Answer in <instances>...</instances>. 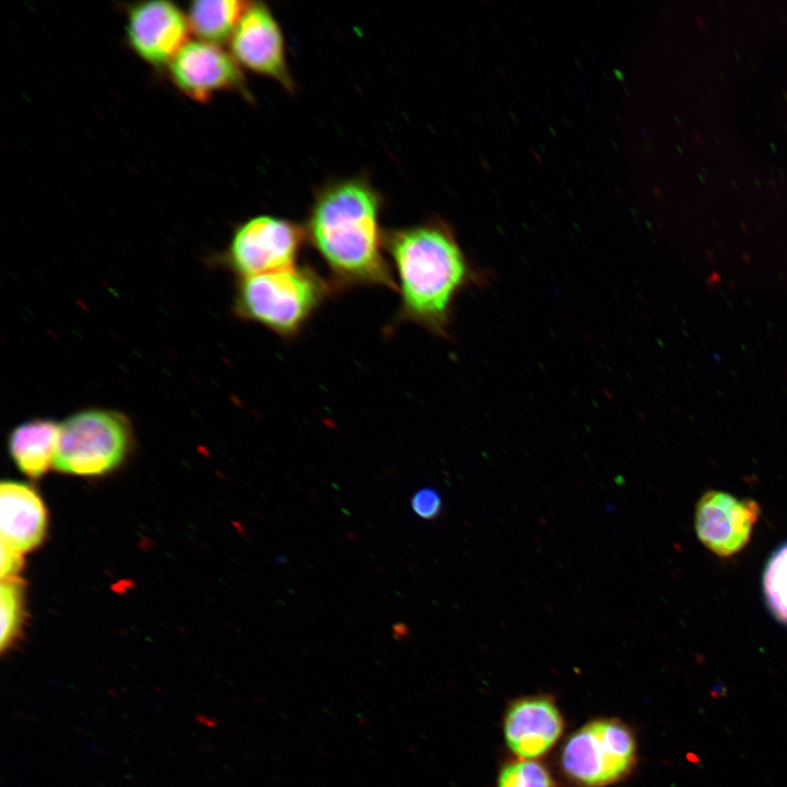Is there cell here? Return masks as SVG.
Wrapping results in <instances>:
<instances>
[{"instance_id":"6da1fadb","label":"cell","mask_w":787,"mask_h":787,"mask_svg":"<svg viewBox=\"0 0 787 787\" xmlns=\"http://www.w3.org/2000/svg\"><path fill=\"white\" fill-rule=\"evenodd\" d=\"M383 197L366 176L331 180L315 193L304 231L336 289L380 286L397 291L380 227Z\"/></svg>"},{"instance_id":"7a4b0ae2","label":"cell","mask_w":787,"mask_h":787,"mask_svg":"<svg viewBox=\"0 0 787 787\" xmlns=\"http://www.w3.org/2000/svg\"><path fill=\"white\" fill-rule=\"evenodd\" d=\"M385 249L399 284L396 320L437 337H448L457 297L489 281V272L471 263L453 230L439 220L387 231Z\"/></svg>"},{"instance_id":"3957f363","label":"cell","mask_w":787,"mask_h":787,"mask_svg":"<svg viewBox=\"0 0 787 787\" xmlns=\"http://www.w3.org/2000/svg\"><path fill=\"white\" fill-rule=\"evenodd\" d=\"M336 290L308 266L242 278L235 295L236 314L290 339L302 331Z\"/></svg>"},{"instance_id":"277c9868","label":"cell","mask_w":787,"mask_h":787,"mask_svg":"<svg viewBox=\"0 0 787 787\" xmlns=\"http://www.w3.org/2000/svg\"><path fill=\"white\" fill-rule=\"evenodd\" d=\"M130 443V426L121 414L81 411L60 424L55 467L68 474L102 475L125 460Z\"/></svg>"},{"instance_id":"5b68a950","label":"cell","mask_w":787,"mask_h":787,"mask_svg":"<svg viewBox=\"0 0 787 787\" xmlns=\"http://www.w3.org/2000/svg\"><path fill=\"white\" fill-rule=\"evenodd\" d=\"M636 761V741L616 719H596L573 732L561 752L565 775L582 787H604L625 777Z\"/></svg>"},{"instance_id":"8992f818","label":"cell","mask_w":787,"mask_h":787,"mask_svg":"<svg viewBox=\"0 0 787 787\" xmlns=\"http://www.w3.org/2000/svg\"><path fill=\"white\" fill-rule=\"evenodd\" d=\"M305 242L303 226L289 219L260 214L235 228L224 261L242 278L278 271L296 265Z\"/></svg>"},{"instance_id":"52a82bcc","label":"cell","mask_w":787,"mask_h":787,"mask_svg":"<svg viewBox=\"0 0 787 787\" xmlns=\"http://www.w3.org/2000/svg\"><path fill=\"white\" fill-rule=\"evenodd\" d=\"M228 46L242 69L271 79L287 92L295 90L281 26L263 2H249Z\"/></svg>"},{"instance_id":"ba28073f","label":"cell","mask_w":787,"mask_h":787,"mask_svg":"<svg viewBox=\"0 0 787 787\" xmlns=\"http://www.w3.org/2000/svg\"><path fill=\"white\" fill-rule=\"evenodd\" d=\"M242 70L230 50L198 39L189 40L167 66L173 84L198 103H207L220 92L251 98Z\"/></svg>"},{"instance_id":"9c48e42d","label":"cell","mask_w":787,"mask_h":787,"mask_svg":"<svg viewBox=\"0 0 787 787\" xmlns=\"http://www.w3.org/2000/svg\"><path fill=\"white\" fill-rule=\"evenodd\" d=\"M187 14L174 2H138L127 10L126 36L132 51L148 64L167 67L189 42Z\"/></svg>"},{"instance_id":"30bf717a","label":"cell","mask_w":787,"mask_h":787,"mask_svg":"<svg viewBox=\"0 0 787 787\" xmlns=\"http://www.w3.org/2000/svg\"><path fill=\"white\" fill-rule=\"evenodd\" d=\"M760 507L749 498L723 491H707L695 508V531L700 541L719 556H730L749 542Z\"/></svg>"},{"instance_id":"8fae6325","label":"cell","mask_w":787,"mask_h":787,"mask_svg":"<svg viewBox=\"0 0 787 787\" xmlns=\"http://www.w3.org/2000/svg\"><path fill=\"white\" fill-rule=\"evenodd\" d=\"M563 727L562 715L553 701L544 696H527L510 704L503 732L514 754L535 760L557 742Z\"/></svg>"},{"instance_id":"7c38bea8","label":"cell","mask_w":787,"mask_h":787,"mask_svg":"<svg viewBox=\"0 0 787 787\" xmlns=\"http://www.w3.org/2000/svg\"><path fill=\"white\" fill-rule=\"evenodd\" d=\"M0 506L1 542L21 553L42 543L47 528V513L32 486L16 481H2Z\"/></svg>"},{"instance_id":"4fadbf2b","label":"cell","mask_w":787,"mask_h":787,"mask_svg":"<svg viewBox=\"0 0 787 787\" xmlns=\"http://www.w3.org/2000/svg\"><path fill=\"white\" fill-rule=\"evenodd\" d=\"M60 425L51 420H32L15 427L9 437L10 455L21 472L39 478L55 463Z\"/></svg>"},{"instance_id":"5bb4252c","label":"cell","mask_w":787,"mask_h":787,"mask_svg":"<svg viewBox=\"0 0 787 787\" xmlns=\"http://www.w3.org/2000/svg\"><path fill=\"white\" fill-rule=\"evenodd\" d=\"M250 1L198 0L189 4L187 19L198 40L221 45L228 42Z\"/></svg>"},{"instance_id":"9a60e30c","label":"cell","mask_w":787,"mask_h":787,"mask_svg":"<svg viewBox=\"0 0 787 787\" xmlns=\"http://www.w3.org/2000/svg\"><path fill=\"white\" fill-rule=\"evenodd\" d=\"M762 588L771 613L787 625V542L780 544L767 560Z\"/></svg>"},{"instance_id":"2e32d148","label":"cell","mask_w":787,"mask_h":787,"mask_svg":"<svg viewBox=\"0 0 787 787\" xmlns=\"http://www.w3.org/2000/svg\"><path fill=\"white\" fill-rule=\"evenodd\" d=\"M1 651L9 649L16 638L23 614V586L16 577L2 579L0 587Z\"/></svg>"},{"instance_id":"e0dca14e","label":"cell","mask_w":787,"mask_h":787,"mask_svg":"<svg viewBox=\"0 0 787 787\" xmlns=\"http://www.w3.org/2000/svg\"><path fill=\"white\" fill-rule=\"evenodd\" d=\"M497 787H555V785L544 765L536 760L520 759L501 768Z\"/></svg>"},{"instance_id":"ac0fdd59","label":"cell","mask_w":787,"mask_h":787,"mask_svg":"<svg viewBox=\"0 0 787 787\" xmlns=\"http://www.w3.org/2000/svg\"><path fill=\"white\" fill-rule=\"evenodd\" d=\"M410 505L413 514L419 518L434 520L442 514L443 498L436 489L425 486L412 494Z\"/></svg>"},{"instance_id":"d6986e66","label":"cell","mask_w":787,"mask_h":787,"mask_svg":"<svg viewBox=\"0 0 787 787\" xmlns=\"http://www.w3.org/2000/svg\"><path fill=\"white\" fill-rule=\"evenodd\" d=\"M23 565V559L21 552L1 542V578L15 577V574L21 569Z\"/></svg>"}]
</instances>
